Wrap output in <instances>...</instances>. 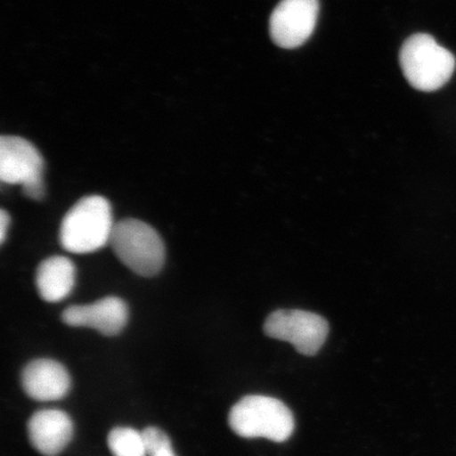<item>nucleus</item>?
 <instances>
[{"label":"nucleus","instance_id":"obj_1","mask_svg":"<svg viewBox=\"0 0 456 456\" xmlns=\"http://www.w3.org/2000/svg\"><path fill=\"white\" fill-rule=\"evenodd\" d=\"M110 203L101 196L85 197L61 221L60 241L67 252L89 254L110 243L114 227Z\"/></svg>","mask_w":456,"mask_h":456},{"label":"nucleus","instance_id":"obj_4","mask_svg":"<svg viewBox=\"0 0 456 456\" xmlns=\"http://www.w3.org/2000/svg\"><path fill=\"white\" fill-rule=\"evenodd\" d=\"M110 244L114 254L142 277L156 276L165 262V245L159 232L145 222L124 219L114 224Z\"/></svg>","mask_w":456,"mask_h":456},{"label":"nucleus","instance_id":"obj_3","mask_svg":"<svg viewBox=\"0 0 456 456\" xmlns=\"http://www.w3.org/2000/svg\"><path fill=\"white\" fill-rule=\"evenodd\" d=\"M399 61L413 88L432 93L444 87L455 70V57L429 34H414L403 43Z\"/></svg>","mask_w":456,"mask_h":456},{"label":"nucleus","instance_id":"obj_7","mask_svg":"<svg viewBox=\"0 0 456 456\" xmlns=\"http://www.w3.org/2000/svg\"><path fill=\"white\" fill-rule=\"evenodd\" d=\"M318 14L319 0H281L271 15L273 42L284 49L304 45L315 28Z\"/></svg>","mask_w":456,"mask_h":456},{"label":"nucleus","instance_id":"obj_9","mask_svg":"<svg viewBox=\"0 0 456 456\" xmlns=\"http://www.w3.org/2000/svg\"><path fill=\"white\" fill-rule=\"evenodd\" d=\"M21 385L28 396L39 402L59 401L70 390L69 373L53 359H37L21 373Z\"/></svg>","mask_w":456,"mask_h":456},{"label":"nucleus","instance_id":"obj_6","mask_svg":"<svg viewBox=\"0 0 456 456\" xmlns=\"http://www.w3.org/2000/svg\"><path fill=\"white\" fill-rule=\"evenodd\" d=\"M264 330L271 338L289 342L300 354L314 356L327 340L329 323L311 312L279 310L266 318Z\"/></svg>","mask_w":456,"mask_h":456},{"label":"nucleus","instance_id":"obj_14","mask_svg":"<svg viewBox=\"0 0 456 456\" xmlns=\"http://www.w3.org/2000/svg\"><path fill=\"white\" fill-rule=\"evenodd\" d=\"M9 225L10 216L3 209L2 212H0V241H2V243L4 241L5 232H7Z\"/></svg>","mask_w":456,"mask_h":456},{"label":"nucleus","instance_id":"obj_10","mask_svg":"<svg viewBox=\"0 0 456 456\" xmlns=\"http://www.w3.org/2000/svg\"><path fill=\"white\" fill-rule=\"evenodd\" d=\"M32 446L45 456H55L64 450L73 436L70 416L56 409L41 410L28 421Z\"/></svg>","mask_w":456,"mask_h":456},{"label":"nucleus","instance_id":"obj_11","mask_svg":"<svg viewBox=\"0 0 456 456\" xmlns=\"http://www.w3.org/2000/svg\"><path fill=\"white\" fill-rule=\"evenodd\" d=\"M36 282L38 294L45 301L64 300L76 284V266L66 256H50L37 267Z\"/></svg>","mask_w":456,"mask_h":456},{"label":"nucleus","instance_id":"obj_12","mask_svg":"<svg viewBox=\"0 0 456 456\" xmlns=\"http://www.w3.org/2000/svg\"><path fill=\"white\" fill-rule=\"evenodd\" d=\"M108 447L113 456H148L144 435L133 428H114L108 436Z\"/></svg>","mask_w":456,"mask_h":456},{"label":"nucleus","instance_id":"obj_13","mask_svg":"<svg viewBox=\"0 0 456 456\" xmlns=\"http://www.w3.org/2000/svg\"><path fill=\"white\" fill-rule=\"evenodd\" d=\"M147 446L148 456H176L170 438L161 429L156 427H148L142 431Z\"/></svg>","mask_w":456,"mask_h":456},{"label":"nucleus","instance_id":"obj_8","mask_svg":"<svg viewBox=\"0 0 456 456\" xmlns=\"http://www.w3.org/2000/svg\"><path fill=\"white\" fill-rule=\"evenodd\" d=\"M70 327H86L105 336H117L126 327L128 306L118 297H106L85 305H72L61 314Z\"/></svg>","mask_w":456,"mask_h":456},{"label":"nucleus","instance_id":"obj_2","mask_svg":"<svg viewBox=\"0 0 456 456\" xmlns=\"http://www.w3.org/2000/svg\"><path fill=\"white\" fill-rule=\"evenodd\" d=\"M228 423L239 436L276 443L288 441L295 429L294 416L287 404L264 395L243 397L231 409Z\"/></svg>","mask_w":456,"mask_h":456},{"label":"nucleus","instance_id":"obj_5","mask_svg":"<svg viewBox=\"0 0 456 456\" xmlns=\"http://www.w3.org/2000/svg\"><path fill=\"white\" fill-rule=\"evenodd\" d=\"M0 179L4 183L20 184L32 200L45 196L44 159L37 148L20 136L0 139Z\"/></svg>","mask_w":456,"mask_h":456}]
</instances>
